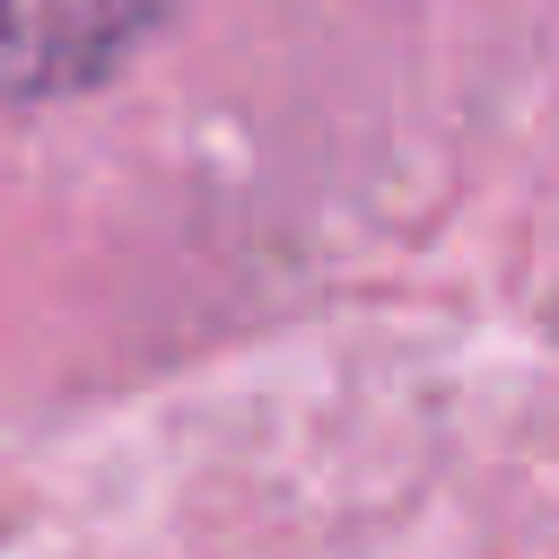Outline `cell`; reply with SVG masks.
<instances>
[{"label":"cell","mask_w":559,"mask_h":559,"mask_svg":"<svg viewBox=\"0 0 559 559\" xmlns=\"http://www.w3.org/2000/svg\"><path fill=\"white\" fill-rule=\"evenodd\" d=\"M175 0H0V96L52 105L105 87Z\"/></svg>","instance_id":"cell-1"}]
</instances>
